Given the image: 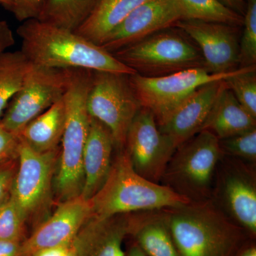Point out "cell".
Masks as SVG:
<instances>
[{
	"mask_svg": "<svg viewBox=\"0 0 256 256\" xmlns=\"http://www.w3.org/2000/svg\"><path fill=\"white\" fill-rule=\"evenodd\" d=\"M18 34L22 40V52L34 65L128 76L136 74L112 54L75 32L36 18L23 22L18 28Z\"/></svg>",
	"mask_w": 256,
	"mask_h": 256,
	"instance_id": "1",
	"label": "cell"
},
{
	"mask_svg": "<svg viewBox=\"0 0 256 256\" xmlns=\"http://www.w3.org/2000/svg\"><path fill=\"white\" fill-rule=\"evenodd\" d=\"M90 202L92 216L100 220L138 210L178 208L192 203L185 195L138 174L124 149L112 163L105 183Z\"/></svg>",
	"mask_w": 256,
	"mask_h": 256,
	"instance_id": "2",
	"label": "cell"
},
{
	"mask_svg": "<svg viewBox=\"0 0 256 256\" xmlns=\"http://www.w3.org/2000/svg\"><path fill=\"white\" fill-rule=\"evenodd\" d=\"M92 77V70L70 69L63 97L66 124L54 181L60 202L80 196L84 188L82 156L90 126L87 100Z\"/></svg>",
	"mask_w": 256,
	"mask_h": 256,
	"instance_id": "3",
	"label": "cell"
},
{
	"mask_svg": "<svg viewBox=\"0 0 256 256\" xmlns=\"http://www.w3.org/2000/svg\"><path fill=\"white\" fill-rule=\"evenodd\" d=\"M164 216L180 256H230L237 232L213 206L191 204Z\"/></svg>",
	"mask_w": 256,
	"mask_h": 256,
	"instance_id": "4",
	"label": "cell"
},
{
	"mask_svg": "<svg viewBox=\"0 0 256 256\" xmlns=\"http://www.w3.org/2000/svg\"><path fill=\"white\" fill-rule=\"evenodd\" d=\"M171 28L154 34L112 55L136 74L146 77L206 68L198 47L182 34L180 28Z\"/></svg>",
	"mask_w": 256,
	"mask_h": 256,
	"instance_id": "5",
	"label": "cell"
},
{
	"mask_svg": "<svg viewBox=\"0 0 256 256\" xmlns=\"http://www.w3.org/2000/svg\"><path fill=\"white\" fill-rule=\"evenodd\" d=\"M240 69L214 74L206 68H192L159 77L134 74L128 78L141 106L152 112L160 126L198 88L210 82L226 80Z\"/></svg>",
	"mask_w": 256,
	"mask_h": 256,
	"instance_id": "6",
	"label": "cell"
},
{
	"mask_svg": "<svg viewBox=\"0 0 256 256\" xmlns=\"http://www.w3.org/2000/svg\"><path fill=\"white\" fill-rule=\"evenodd\" d=\"M128 76L94 72L88 96L89 114L108 128L120 150L124 149L129 128L142 108Z\"/></svg>",
	"mask_w": 256,
	"mask_h": 256,
	"instance_id": "7",
	"label": "cell"
},
{
	"mask_svg": "<svg viewBox=\"0 0 256 256\" xmlns=\"http://www.w3.org/2000/svg\"><path fill=\"white\" fill-rule=\"evenodd\" d=\"M60 149L34 150L20 140L18 170L10 191L26 222L35 220L50 206Z\"/></svg>",
	"mask_w": 256,
	"mask_h": 256,
	"instance_id": "8",
	"label": "cell"
},
{
	"mask_svg": "<svg viewBox=\"0 0 256 256\" xmlns=\"http://www.w3.org/2000/svg\"><path fill=\"white\" fill-rule=\"evenodd\" d=\"M70 69L48 68L30 63L22 86L0 120L20 136L25 126L64 97Z\"/></svg>",
	"mask_w": 256,
	"mask_h": 256,
	"instance_id": "9",
	"label": "cell"
},
{
	"mask_svg": "<svg viewBox=\"0 0 256 256\" xmlns=\"http://www.w3.org/2000/svg\"><path fill=\"white\" fill-rule=\"evenodd\" d=\"M222 154L216 136L210 131H200L176 150L163 178L182 194L202 196L208 192Z\"/></svg>",
	"mask_w": 256,
	"mask_h": 256,
	"instance_id": "10",
	"label": "cell"
},
{
	"mask_svg": "<svg viewBox=\"0 0 256 256\" xmlns=\"http://www.w3.org/2000/svg\"><path fill=\"white\" fill-rule=\"evenodd\" d=\"M124 150L138 174L158 183L178 149L160 132L152 112L142 108L129 128Z\"/></svg>",
	"mask_w": 256,
	"mask_h": 256,
	"instance_id": "11",
	"label": "cell"
},
{
	"mask_svg": "<svg viewBox=\"0 0 256 256\" xmlns=\"http://www.w3.org/2000/svg\"><path fill=\"white\" fill-rule=\"evenodd\" d=\"M182 20L174 0H148L133 10L100 45L109 53L142 41Z\"/></svg>",
	"mask_w": 256,
	"mask_h": 256,
	"instance_id": "12",
	"label": "cell"
},
{
	"mask_svg": "<svg viewBox=\"0 0 256 256\" xmlns=\"http://www.w3.org/2000/svg\"><path fill=\"white\" fill-rule=\"evenodd\" d=\"M174 26L195 42L210 73L226 74L238 68L237 28L197 20H180Z\"/></svg>",
	"mask_w": 256,
	"mask_h": 256,
	"instance_id": "13",
	"label": "cell"
},
{
	"mask_svg": "<svg viewBox=\"0 0 256 256\" xmlns=\"http://www.w3.org/2000/svg\"><path fill=\"white\" fill-rule=\"evenodd\" d=\"M92 216L90 200L80 196L60 202L50 218L40 224L22 244L23 256L45 248L72 242Z\"/></svg>",
	"mask_w": 256,
	"mask_h": 256,
	"instance_id": "14",
	"label": "cell"
},
{
	"mask_svg": "<svg viewBox=\"0 0 256 256\" xmlns=\"http://www.w3.org/2000/svg\"><path fill=\"white\" fill-rule=\"evenodd\" d=\"M224 80L198 88L164 124L158 126L160 132L169 138L176 149L202 130Z\"/></svg>",
	"mask_w": 256,
	"mask_h": 256,
	"instance_id": "15",
	"label": "cell"
},
{
	"mask_svg": "<svg viewBox=\"0 0 256 256\" xmlns=\"http://www.w3.org/2000/svg\"><path fill=\"white\" fill-rule=\"evenodd\" d=\"M114 138L106 126L90 117L82 156L84 184L82 196L90 200L100 190L112 166Z\"/></svg>",
	"mask_w": 256,
	"mask_h": 256,
	"instance_id": "16",
	"label": "cell"
},
{
	"mask_svg": "<svg viewBox=\"0 0 256 256\" xmlns=\"http://www.w3.org/2000/svg\"><path fill=\"white\" fill-rule=\"evenodd\" d=\"M225 80L202 128L220 140L256 128V118L239 104Z\"/></svg>",
	"mask_w": 256,
	"mask_h": 256,
	"instance_id": "17",
	"label": "cell"
},
{
	"mask_svg": "<svg viewBox=\"0 0 256 256\" xmlns=\"http://www.w3.org/2000/svg\"><path fill=\"white\" fill-rule=\"evenodd\" d=\"M148 0H99L94 11L76 33L100 46L107 37Z\"/></svg>",
	"mask_w": 256,
	"mask_h": 256,
	"instance_id": "18",
	"label": "cell"
},
{
	"mask_svg": "<svg viewBox=\"0 0 256 256\" xmlns=\"http://www.w3.org/2000/svg\"><path fill=\"white\" fill-rule=\"evenodd\" d=\"M66 124L64 98L28 122L20 133V140L34 150L46 152L60 148Z\"/></svg>",
	"mask_w": 256,
	"mask_h": 256,
	"instance_id": "19",
	"label": "cell"
},
{
	"mask_svg": "<svg viewBox=\"0 0 256 256\" xmlns=\"http://www.w3.org/2000/svg\"><path fill=\"white\" fill-rule=\"evenodd\" d=\"M224 195L230 213L239 223L256 233V188L250 178L242 173L226 178Z\"/></svg>",
	"mask_w": 256,
	"mask_h": 256,
	"instance_id": "20",
	"label": "cell"
},
{
	"mask_svg": "<svg viewBox=\"0 0 256 256\" xmlns=\"http://www.w3.org/2000/svg\"><path fill=\"white\" fill-rule=\"evenodd\" d=\"M99 0H46L37 20L76 32L88 18Z\"/></svg>",
	"mask_w": 256,
	"mask_h": 256,
	"instance_id": "21",
	"label": "cell"
},
{
	"mask_svg": "<svg viewBox=\"0 0 256 256\" xmlns=\"http://www.w3.org/2000/svg\"><path fill=\"white\" fill-rule=\"evenodd\" d=\"M182 15V20H197L225 24L238 28L244 24V16L218 0H174Z\"/></svg>",
	"mask_w": 256,
	"mask_h": 256,
	"instance_id": "22",
	"label": "cell"
},
{
	"mask_svg": "<svg viewBox=\"0 0 256 256\" xmlns=\"http://www.w3.org/2000/svg\"><path fill=\"white\" fill-rule=\"evenodd\" d=\"M30 64L21 50H8L0 58V120L8 104L22 86Z\"/></svg>",
	"mask_w": 256,
	"mask_h": 256,
	"instance_id": "23",
	"label": "cell"
},
{
	"mask_svg": "<svg viewBox=\"0 0 256 256\" xmlns=\"http://www.w3.org/2000/svg\"><path fill=\"white\" fill-rule=\"evenodd\" d=\"M131 223L120 215L104 220L87 256H124L122 242Z\"/></svg>",
	"mask_w": 256,
	"mask_h": 256,
	"instance_id": "24",
	"label": "cell"
},
{
	"mask_svg": "<svg viewBox=\"0 0 256 256\" xmlns=\"http://www.w3.org/2000/svg\"><path fill=\"white\" fill-rule=\"evenodd\" d=\"M136 236L140 248L148 256H180L164 216L138 225Z\"/></svg>",
	"mask_w": 256,
	"mask_h": 256,
	"instance_id": "25",
	"label": "cell"
},
{
	"mask_svg": "<svg viewBox=\"0 0 256 256\" xmlns=\"http://www.w3.org/2000/svg\"><path fill=\"white\" fill-rule=\"evenodd\" d=\"M225 82L239 104L256 118V66L240 68Z\"/></svg>",
	"mask_w": 256,
	"mask_h": 256,
	"instance_id": "26",
	"label": "cell"
},
{
	"mask_svg": "<svg viewBox=\"0 0 256 256\" xmlns=\"http://www.w3.org/2000/svg\"><path fill=\"white\" fill-rule=\"evenodd\" d=\"M28 223L10 194L0 204V240L23 242Z\"/></svg>",
	"mask_w": 256,
	"mask_h": 256,
	"instance_id": "27",
	"label": "cell"
},
{
	"mask_svg": "<svg viewBox=\"0 0 256 256\" xmlns=\"http://www.w3.org/2000/svg\"><path fill=\"white\" fill-rule=\"evenodd\" d=\"M239 44V68L256 64V0H248Z\"/></svg>",
	"mask_w": 256,
	"mask_h": 256,
	"instance_id": "28",
	"label": "cell"
},
{
	"mask_svg": "<svg viewBox=\"0 0 256 256\" xmlns=\"http://www.w3.org/2000/svg\"><path fill=\"white\" fill-rule=\"evenodd\" d=\"M222 152L256 162V128L248 132L220 140Z\"/></svg>",
	"mask_w": 256,
	"mask_h": 256,
	"instance_id": "29",
	"label": "cell"
},
{
	"mask_svg": "<svg viewBox=\"0 0 256 256\" xmlns=\"http://www.w3.org/2000/svg\"><path fill=\"white\" fill-rule=\"evenodd\" d=\"M104 220L92 216L70 242L65 256H87Z\"/></svg>",
	"mask_w": 256,
	"mask_h": 256,
	"instance_id": "30",
	"label": "cell"
},
{
	"mask_svg": "<svg viewBox=\"0 0 256 256\" xmlns=\"http://www.w3.org/2000/svg\"><path fill=\"white\" fill-rule=\"evenodd\" d=\"M46 0H15L10 12L18 21L23 22L28 20L38 18Z\"/></svg>",
	"mask_w": 256,
	"mask_h": 256,
	"instance_id": "31",
	"label": "cell"
},
{
	"mask_svg": "<svg viewBox=\"0 0 256 256\" xmlns=\"http://www.w3.org/2000/svg\"><path fill=\"white\" fill-rule=\"evenodd\" d=\"M20 138L0 124V163L18 159Z\"/></svg>",
	"mask_w": 256,
	"mask_h": 256,
	"instance_id": "32",
	"label": "cell"
},
{
	"mask_svg": "<svg viewBox=\"0 0 256 256\" xmlns=\"http://www.w3.org/2000/svg\"><path fill=\"white\" fill-rule=\"evenodd\" d=\"M18 166V159L0 163V204L10 195Z\"/></svg>",
	"mask_w": 256,
	"mask_h": 256,
	"instance_id": "33",
	"label": "cell"
},
{
	"mask_svg": "<svg viewBox=\"0 0 256 256\" xmlns=\"http://www.w3.org/2000/svg\"><path fill=\"white\" fill-rule=\"evenodd\" d=\"M14 44V34L9 24L4 20H0V58Z\"/></svg>",
	"mask_w": 256,
	"mask_h": 256,
	"instance_id": "34",
	"label": "cell"
},
{
	"mask_svg": "<svg viewBox=\"0 0 256 256\" xmlns=\"http://www.w3.org/2000/svg\"><path fill=\"white\" fill-rule=\"evenodd\" d=\"M22 242L0 240V256H23Z\"/></svg>",
	"mask_w": 256,
	"mask_h": 256,
	"instance_id": "35",
	"label": "cell"
},
{
	"mask_svg": "<svg viewBox=\"0 0 256 256\" xmlns=\"http://www.w3.org/2000/svg\"><path fill=\"white\" fill-rule=\"evenodd\" d=\"M70 242H72L56 246L40 249L34 252L30 256H65L68 252Z\"/></svg>",
	"mask_w": 256,
	"mask_h": 256,
	"instance_id": "36",
	"label": "cell"
},
{
	"mask_svg": "<svg viewBox=\"0 0 256 256\" xmlns=\"http://www.w3.org/2000/svg\"><path fill=\"white\" fill-rule=\"evenodd\" d=\"M218 1L227 8H230L244 16L246 9V3L244 0H218Z\"/></svg>",
	"mask_w": 256,
	"mask_h": 256,
	"instance_id": "37",
	"label": "cell"
},
{
	"mask_svg": "<svg viewBox=\"0 0 256 256\" xmlns=\"http://www.w3.org/2000/svg\"><path fill=\"white\" fill-rule=\"evenodd\" d=\"M128 256H148L146 252H143L140 248L138 246H134L131 248L130 252Z\"/></svg>",
	"mask_w": 256,
	"mask_h": 256,
	"instance_id": "38",
	"label": "cell"
},
{
	"mask_svg": "<svg viewBox=\"0 0 256 256\" xmlns=\"http://www.w3.org/2000/svg\"><path fill=\"white\" fill-rule=\"evenodd\" d=\"M15 0H0V4L2 5L6 10H11L14 5Z\"/></svg>",
	"mask_w": 256,
	"mask_h": 256,
	"instance_id": "39",
	"label": "cell"
},
{
	"mask_svg": "<svg viewBox=\"0 0 256 256\" xmlns=\"http://www.w3.org/2000/svg\"><path fill=\"white\" fill-rule=\"evenodd\" d=\"M240 256H256V249L255 247H250L242 252Z\"/></svg>",
	"mask_w": 256,
	"mask_h": 256,
	"instance_id": "40",
	"label": "cell"
}]
</instances>
